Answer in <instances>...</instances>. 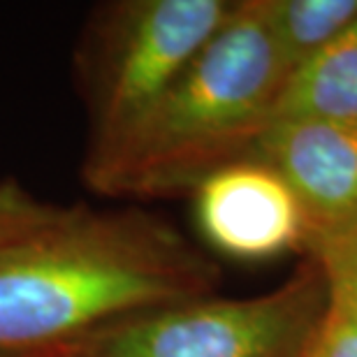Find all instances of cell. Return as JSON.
<instances>
[{
  "mask_svg": "<svg viewBox=\"0 0 357 357\" xmlns=\"http://www.w3.org/2000/svg\"><path fill=\"white\" fill-rule=\"evenodd\" d=\"M211 278L165 225L73 206L0 251V355L86 344L121 320L204 297Z\"/></svg>",
  "mask_w": 357,
  "mask_h": 357,
  "instance_id": "cell-1",
  "label": "cell"
},
{
  "mask_svg": "<svg viewBox=\"0 0 357 357\" xmlns=\"http://www.w3.org/2000/svg\"><path fill=\"white\" fill-rule=\"evenodd\" d=\"M285 79L265 0L234 3L165 96L109 149L86 155L84 181L112 197L195 190L211 172L253 153Z\"/></svg>",
  "mask_w": 357,
  "mask_h": 357,
  "instance_id": "cell-2",
  "label": "cell"
},
{
  "mask_svg": "<svg viewBox=\"0 0 357 357\" xmlns=\"http://www.w3.org/2000/svg\"><path fill=\"white\" fill-rule=\"evenodd\" d=\"M230 10L223 0H135L98 12L77 54L86 155L109 149L165 96Z\"/></svg>",
  "mask_w": 357,
  "mask_h": 357,
  "instance_id": "cell-3",
  "label": "cell"
},
{
  "mask_svg": "<svg viewBox=\"0 0 357 357\" xmlns=\"http://www.w3.org/2000/svg\"><path fill=\"white\" fill-rule=\"evenodd\" d=\"M320 267L246 299H188L121 320L84 344L86 357H299L323 316Z\"/></svg>",
  "mask_w": 357,
  "mask_h": 357,
  "instance_id": "cell-4",
  "label": "cell"
},
{
  "mask_svg": "<svg viewBox=\"0 0 357 357\" xmlns=\"http://www.w3.org/2000/svg\"><path fill=\"white\" fill-rule=\"evenodd\" d=\"M202 237L234 260H269L309 244V220L285 178L258 158H241L195 190Z\"/></svg>",
  "mask_w": 357,
  "mask_h": 357,
  "instance_id": "cell-5",
  "label": "cell"
},
{
  "mask_svg": "<svg viewBox=\"0 0 357 357\" xmlns=\"http://www.w3.org/2000/svg\"><path fill=\"white\" fill-rule=\"evenodd\" d=\"M251 158L274 167L297 195L309 241L357 220V123L276 119Z\"/></svg>",
  "mask_w": 357,
  "mask_h": 357,
  "instance_id": "cell-6",
  "label": "cell"
},
{
  "mask_svg": "<svg viewBox=\"0 0 357 357\" xmlns=\"http://www.w3.org/2000/svg\"><path fill=\"white\" fill-rule=\"evenodd\" d=\"M276 119L357 123V24L288 75Z\"/></svg>",
  "mask_w": 357,
  "mask_h": 357,
  "instance_id": "cell-7",
  "label": "cell"
},
{
  "mask_svg": "<svg viewBox=\"0 0 357 357\" xmlns=\"http://www.w3.org/2000/svg\"><path fill=\"white\" fill-rule=\"evenodd\" d=\"M265 10L288 75L357 24V0H265Z\"/></svg>",
  "mask_w": 357,
  "mask_h": 357,
  "instance_id": "cell-8",
  "label": "cell"
},
{
  "mask_svg": "<svg viewBox=\"0 0 357 357\" xmlns=\"http://www.w3.org/2000/svg\"><path fill=\"white\" fill-rule=\"evenodd\" d=\"M66 213V206L42 202L14 178L0 181V251L24 241Z\"/></svg>",
  "mask_w": 357,
  "mask_h": 357,
  "instance_id": "cell-9",
  "label": "cell"
},
{
  "mask_svg": "<svg viewBox=\"0 0 357 357\" xmlns=\"http://www.w3.org/2000/svg\"><path fill=\"white\" fill-rule=\"evenodd\" d=\"M330 295L357 306V220L309 241Z\"/></svg>",
  "mask_w": 357,
  "mask_h": 357,
  "instance_id": "cell-10",
  "label": "cell"
},
{
  "mask_svg": "<svg viewBox=\"0 0 357 357\" xmlns=\"http://www.w3.org/2000/svg\"><path fill=\"white\" fill-rule=\"evenodd\" d=\"M299 357H357V306L337 295L327 297Z\"/></svg>",
  "mask_w": 357,
  "mask_h": 357,
  "instance_id": "cell-11",
  "label": "cell"
},
{
  "mask_svg": "<svg viewBox=\"0 0 357 357\" xmlns=\"http://www.w3.org/2000/svg\"><path fill=\"white\" fill-rule=\"evenodd\" d=\"M0 357H84V344L73 346V348H56V351L21 353V355H0Z\"/></svg>",
  "mask_w": 357,
  "mask_h": 357,
  "instance_id": "cell-12",
  "label": "cell"
},
{
  "mask_svg": "<svg viewBox=\"0 0 357 357\" xmlns=\"http://www.w3.org/2000/svg\"><path fill=\"white\" fill-rule=\"evenodd\" d=\"M84 357H86V353H84Z\"/></svg>",
  "mask_w": 357,
  "mask_h": 357,
  "instance_id": "cell-13",
  "label": "cell"
}]
</instances>
